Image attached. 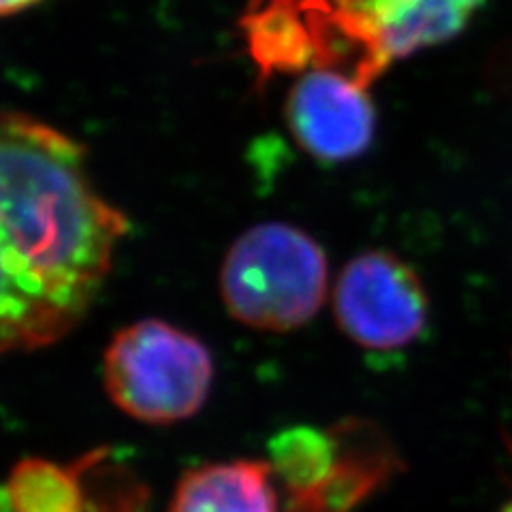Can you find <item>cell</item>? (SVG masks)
<instances>
[{
	"instance_id": "6da1fadb",
	"label": "cell",
	"mask_w": 512,
	"mask_h": 512,
	"mask_svg": "<svg viewBox=\"0 0 512 512\" xmlns=\"http://www.w3.org/2000/svg\"><path fill=\"white\" fill-rule=\"evenodd\" d=\"M128 229L73 137L0 109V357L52 346L82 323Z\"/></svg>"
},
{
	"instance_id": "7a4b0ae2",
	"label": "cell",
	"mask_w": 512,
	"mask_h": 512,
	"mask_svg": "<svg viewBox=\"0 0 512 512\" xmlns=\"http://www.w3.org/2000/svg\"><path fill=\"white\" fill-rule=\"evenodd\" d=\"M316 67L370 84L397 58L459 35L483 0H286Z\"/></svg>"
},
{
	"instance_id": "3957f363",
	"label": "cell",
	"mask_w": 512,
	"mask_h": 512,
	"mask_svg": "<svg viewBox=\"0 0 512 512\" xmlns=\"http://www.w3.org/2000/svg\"><path fill=\"white\" fill-rule=\"evenodd\" d=\"M329 291L327 254L312 235L286 222H263L239 235L220 269L227 312L250 329L295 331L320 312Z\"/></svg>"
},
{
	"instance_id": "277c9868",
	"label": "cell",
	"mask_w": 512,
	"mask_h": 512,
	"mask_svg": "<svg viewBox=\"0 0 512 512\" xmlns=\"http://www.w3.org/2000/svg\"><path fill=\"white\" fill-rule=\"evenodd\" d=\"M111 402L148 425L195 416L214 382L212 352L184 329L148 318L114 333L103 357Z\"/></svg>"
},
{
	"instance_id": "5b68a950",
	"label": "cell",
	"mask_w": 512,
	"mask_h": 512,
	"mask_svg": "<svg viewBox=\"0 0 512 512\" xmlns=\"http://www.w3.org/2000/svg\"><path fill=\"white\" fill-rule=\"evenodd\" d=\"M333 314L348 340L374 352L402 350L429 323V295L416 269L389 250L350 259L333 286Z\"/></svg>"
},
{
	"instance_id": "8992f818",
	"label": "cell",
	"mask_w": 512,
	"mask_h": 512,
	"mask_svg": "<svg viewBox=\"0 0 512 512\" xmlns=\"http://www.w3.org/2000/svg\"><path fill=\"white\" fill-rule=\"evenodd\" d=\"M286 122L303 152L320 163H346L370 148L376 111L359 79L316 67L303 73L288 94Z\"/></svg>"
},
{
	"instance_id": "52a82bcc",
	"label": "cell",
	"mask_w": 512,
	"mask_h": 512,
	"mask_svg": "<svg viewBox=\"0 0 512 512\" xmlns=\"http://www.w3.org/2000/svg\"><path fill=\"white\" fill-rule=\"evenodd\" d=\"M340 457L316 489L286 498V512H357L402 470V457L380 427L363 419L335 425Z\"/></svg>"
},
{
	"instance_id": "ba28073f",
	"label": "cell",
	"mask_w": 512,
	"mask_h": 512,
	"mask_svg": "<svg viewBox=\"0 0 512 512\" xmlns=\"http://www.w3.org/2000/svg\"><path fill=\"white\" fill-rule=\"evenodd\" d=\"M269 461L235 459L184 472L167 512H280Z\"/></svg>"
},
{
	"instance_id": "9c48e42d",
	"label": "cell",
	"mask_w": 512,
	"mask_h": 512,
	"mask_svg": "<svg viewBox=\"0 0 512 512\" xmlns=\"http://www.w3.org/2000/svg\"><path fill=\"white\" fill-rule=\"evenodd\" d=\"M340 457V438L333 427L299 425L284 429L269 444V466L282 480L286 498L323 485Z\"/></svg>"
},
{
	"instance_id": "30bf717a",
	"label": "cell",
	"mask_w": 512,
	"mask_h": 512,
	"mask_svg": "<svg viewBox=\"0 0 512 512\" xmlns=\"http://www.w3.org/2000/svg\"><path fill=\"white\" fill-rule=\"evenodd\" d=\"M5 491L11 512H82L86 498L77 461L58 466L39 457L15 463Z\"/></svg>"
},
{
	"instance_id": "8fae6325",
	"label": "cell",
	"mask_w": 512,
	"mask_h": 512,
	"mask_svg": "<svg viewBox=\"0 0 512 512\" xmlns=\"http://www.w3.org/2000/svg\"><path fill=\"white\" fill-rule=\"evenodd\" d=\"M84 480L82 512H143L148 502V489L120 466L109 461V448L77 459Z\"/></svg>"
},
{
	"instance_id": "7c38bea8",
	"label": "cell",
	"mask_w": 512,
	"mask_h": 512,
	"mask_svg": "<svg viewBox=\"0 0 512 512\" xmlns=\"http://www.w3.org/2000/svg\"><path fill=\"white\" fill-rule=\"evenodd\" d=\"M43 0H0V18H9V15H18L37 7Z\"/></svg>"
},
{
	"instance_id": "4fadbf2b",
	"label": "cell",
	"mask_w": 512,
	"mask_h": 512,
	"mask_svg": "<svg viewBox=\"0 0 512 512\" xmlns=\"http://www.w3.org/2000/svg\"><path fill=\"white\" fill-rule=\"evenodd\" d=\"M0 512H11V506H9V498H7L5 487H0Z\"/></svg>"
},
{
	"instance_id": "5bb4252c",
	"label": "cell",
	"mask_w": 512,
	"mask_h": 512,
	"mask_svg": "<svg viewBox=\"0 0 512 512\" xmlns=\"http://www.w3.org/2000/svg\"><path fill=\"white\" fill-rule=\"evenodd\" d=\"M500 512H512V498H510V500L500 508Z\"/></svg>"
}]
</instances>
